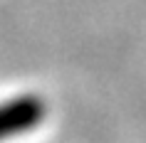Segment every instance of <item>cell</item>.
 I'll return each instance as SVG.
<instances>
[{
  "label": "cell",
  "mask_w": 146,
  "mask_h": 143,
  "mask_svg": "<svg viewBox=\"0 0 146 143\" xmlns=\"http://www.w3.org/2000/svg\"><path fill=\"white\" fill-rule=\"evenodd\" d=\"M47 119V101L35 91L0 99V143L35 133Z\"/></svg>",
  "instance_id": "1"
}]
</instances>
